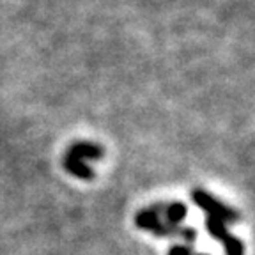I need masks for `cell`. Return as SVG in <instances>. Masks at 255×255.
Listing matches in <instances>:
<instances>
[{
	"instance_id": "cell-1",
	"label": "cell",
	"mask_w": 255,
	"mask_h": 255,
	"mask_svg": "<svg viewBox=\"0 0 255 255\" xmlns=\"http://www.w3.org/2000/svg\"><path fill=\"white\" fill-rule=\"evenodd\" d=\"M191 200L197 204L199 207H202L204 211L207 213V216H211V218H216V220H222L223 223L227 222H238L239 220V215L232 209V207L225 206L222 204L220 200H216L213 195H209L207 191L204 190H193L191 191Z\"/></svg>"
},
{
	"instance_id": "cell-2",
	"label": "cell",
	"mask_w": 255,
	"mask_h": 255,
	"mask_svg": "<svg viewBox=\"0 0 255 255\" xmlns=\"http://www.w3.org/2000/svg\"><path fill=\"white\" fill-rule=\"evenodd\" d=\"M206 229L207 232L216 238L220 243L223 245V250L227 255H245V245L239 238H236L234 234H231L227 229V225L222 222V220H216L207 216L206 220Z\"/></svg>"
},
{
	"instance_id": "cell-3",
	"label": "cell",
	"mask_w": 255,
	"mask_h": 255,
	"mask_svg": "<svg viewBox=\"0 0 255 255\" xmlns=\"http://www.w3.org/2000/svg\"><path fill=\"white\" fill-rule=\"evenodd\" d=\"M64 168H66L71 175L78 177V179L89 181L94 177V170L89 167L87 161H84V159H80V158H75V156H71V154H66V158H64Z\"/></svg>"
},
{
	"instance_id": "cell-4",
	"label": "cell",
	"mask_w": 255,
	"mask_h": 255,
	"mask_svg": "<svg viewBox=\"0 0 255 255\" xmlns=\"http://www.w3.org/2000/svg\"><path fill=\"white\" fill-rule=\"evenodd\" d=\"M68 154L84 159V161L85 159H101L105 156V149L91 142H78L69 149Z\"/></svg>"
},
{
	"instance_id": "cell-5",
	"label": "cell",
	"mask_w": 255,
	"mask_h": 255,
	"mask_svg": "<svg viewBox=\"0 0 255 255\" xmlns=\"http://www.w3.org/2000/svg\"><path fill=\"white\" fill-rule=\"evenodd\" d=\"M159 213L165 216L167 223L170 225H179L188 215V209L183 202H172V204H159Z\"/></svg>"
},
{
	"instance_id": "cell-6",
	"label": "cell",
	"mask_w": 255,
	"mask_h": 255,
	"mask_svg": "<svg viewBox=\"0 0 255 255\" xmlns=\"http://www.w3.org/2000/svg\"><path fill=\"white\" fill-rule=\"evenodd\" d=\"M168 255H193L190 247H184V245H175L168 250Z\"/></svg>"
},
{
	"instance_id": "cell-7",
	"label": "cell",
	"mask_w": 255,
	"mask_h": 255,
	"mask_svg": "<svg viewBox=\"0 0 255 255\" xmlns=\"http://www.w3.org/2000/svg\"><path fill=\"white\" fill-rule=\"evenodd\" d=\"M193 255H209V254H193Z\"/></svg>"
}]
</instances>
